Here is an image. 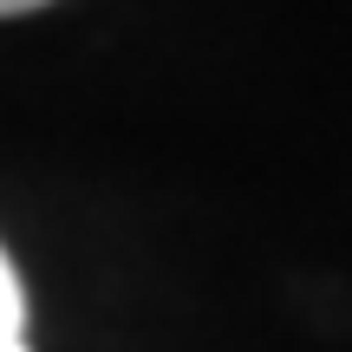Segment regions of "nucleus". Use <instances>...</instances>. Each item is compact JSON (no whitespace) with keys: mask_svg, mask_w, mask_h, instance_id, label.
Here are the masks:
<instances>
[{"mask_svg":"<svg viewBox=\"0 0 352 352\" xmlns=\"http://www.w3.org/2000/svg\"><path fill=\"white\" fill-rule=\"evenodd\" d=\"M0 352H33L26 346V287L13 274L7 248H0Z\"/></svg>","mask_w":352,"mask_h":352,"instance_id":"1","label":"nucleus"},{"mask_svg":"<svg viewBox=\"0 0 352 352\" xmlns=\"http://www.w3.org/2000/svg\"><path fill=\"white\" fill-rule=\"evenodd\" d=\"M33 7H46V0H0V13H33Z\"/></svg>","mask_w":352,"mask_h":352,"instance_id":"2","label":"nucleus"}]
</instances>
